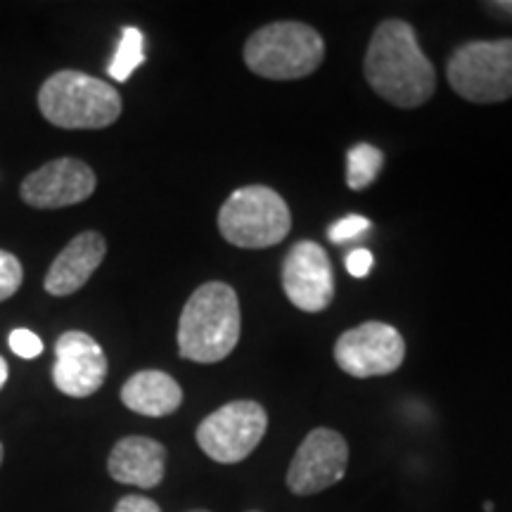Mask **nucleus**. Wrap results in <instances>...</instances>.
<instances>
[{
    "mask_svg": "<svg viewBox=\"0 0 512 512\" xmlns=\"http://www.w3.org/2000/svg\"><path fill=\"white\" fill-rule=\"evenodd\" d=\"M363 74L382 100L401 110L425 105L437 88L434 64L422 53L415 29L403 19H384L375 29Z\"/></svg>",
    "mask_w": 512,
    "mask_h": 512,
    "instance_id": "nucleus-1",
    "label": "nucleus"
},
{
    "mask_svg": "<svg viewBox=\"0 0 512 512\" xmlns=\"http://www.w3.org/2000/svg\"><path fill=\"white\" fill-rule=\"evenodd\" d=\"M238 294L226 283H204L190 294L178 320V351L192 363H219L240 342Z\"/></svg>",
    "mask_w": 512,
    "mask_h": 512,
    "instance_id": "nucleus-2",
    "label": "nucleus"
},
{
    "mask_svg": "<svg viewBox=\"0 0 512 512\" xmlns=\"http://www.w3.org/2000/svg\"><path fill=\"white\" fill-rule=\"evenodd\" d=\"M38 110L57 128L95 131L112 126L121 117V95L95 76L62 69L38 91Z\"/></svg>",
    "mask_w": 512,
    "mask_h": 512,
    "instance_id": "nucleus-3",
    "label": "nucleus"
},
{
    "mask_svg": "<svg viewBox=\"0 0 512 512\" xmlns=\"http://www.w3.org/2000/svg\"><path fill=\"white\" fill-rule=\"evenodd\" d=\"M325 41L302 22H273L256 29L245 43L249 72L271 81L304 79L323 64Z\"/></svg>",
    "mask_w": 512,
    "mask_h": 512,
    "instance_id": "nucleus-4",
    "label": "nucleus"
},
{
    "mask_svg": "<svg viewBox=\"0 0 512 512\" xmlns=\"http://www.w3.org/2000/svg\"><path fill=\"white\" fill-rule=\"evenodd\" d=\"M292 228L290 207L268 185H245L223 202L219 230L233 247L268 249L280 245Z\"/></svg>",
    "mask_w": 512,
    "mask_h": 512,
    "instance_id": "nucleus-5",
    "label": "nucleus"
},
{
    "mask_svg": "<svg viewBox=\"0 0 512 512\" xmlns=\"http://www.w3.org/2000/svg\"><path fill=\"white\" fill-rule=\"evenodd\" d=\"M446 76L460 98L494 105L512 98V38L470 41L453 50Z\"/></svg>",
    "mask_w": 512,
    "mask_h": 512,
    "instance_id": "nucleus-6",
    "label": "nucleus"
},
{
    "mask_svg": "<svg viewBox=\"0 0 512 512\" xmlns=\"http://www.w3.org/2000/svg\"><path fill=\"white\" fill-rule=\"evenodd\" d=\"M268 430V415L256 401H230L197 427V444L214 463L235 465L249 458Z\"/></svg>",
    "mask_w": 512,
    "mask_h": 512,
    "instance_id": "nucleus-7",
    "label": "nucleus"
},
{
    "mask_svg": "<svg viewBox=\"0 0 512 512\" xmlns=\"http://www.w3.org/2000/svg\"><path fill=\"white\" fill-rule=\"evenodd\" d=\"M406 342L401 332L380 320H368L344 332L335 344V361L351 377L392 375L403 366Z\"/></svg>",
    "mask_w": 512,
    "mask_h": 512,
    "instance_id": "nucleus-8",
    "label": "nucleus"
},
{
    "mask_svg": "<svg viewBox=\"0 0 512 512\" xmlns=\"http://www.w3.org/2000/svg\"><path fill=\"white\" fill-rule=\"evenodd\" d=\"M347 439L328 427L306 434L302 446L287 467V486L294 496H313L335 486L347 475Z\"/></svg>",
    "mask_w": 512,
    "mask_h": 512,
    "instance_id": "nucleus-9",
    "label": "nucleus"
},
{
    "mask_svg": "<svg viewBox=\"0 0 512 512\" xmlns=\"http://www.w3.org/2000/svg\"><path fill=\"white\" fill-rule=\"evenodd\" d=\"M283 290L292 306L304 313H320L335 297V275L325 249L318 242H297L283 261Z\"/></svg>",
    "mask_w": 512,
    "mask_h": 512,
    "instance_id": "nucleus-10",
    "label": "nucleus"
},
{
    "mask_svg": "<svg viewBox=\"0 0 512 512\" xmlns=\"http://www.w3.org/2000/svg\"><path fill=\"white\" fill-rule=\"evenodd\" d=\"M93 169L81 159L62 157L31 171L22 181V200L34 209H62L86 202L95 192Z\"/></svg>",
    "mask_w": 512,
    "mask_h": 512,
    "instance_id": "nucleus-11",
    "label": "nucleus"
},
{
    "mask_svg": "<svg viewBox=\"0 0 512 512\" xmlns=\"http://www.w3.org/2000/svg\"><path fill=\"white\" fill-rule=\"evenodd\" d=\"M107 356L88 332L69 330L55 344L53 382L64 396L86 399L107 380Z\"/></svg>",
    "mask_w": 512,
    "mask_h": 512,
    "instance_id": "nucleus-12",
    "label": "nucleus"
},
{
    "mask_svg": "<svg viewBox=\"0 0 512 512\" xmlns=\"http://www.w3.org/2000/svg\"><path fill=\"white\" fill-rule=\"evenodd\" d=\"M107 254L105 238L95 230H86V233L76 235L55 261L50 264L46 273V287L48 294L53 297H69V294L79 292L83 285L91 280V275L98 271L102 259Z\"/></svg>",
    "mask_w": 512,
    "mask_h": 512,
    "instance_id": "nucleus-13",
    "label": "nucleus"
},
{
    "mask_svg": "<svg viewBox=\"0 0 512 512\" xmlns=\"http://www.w3.org/2000/svg\"><path fill=\"white\" fill-rule=\"evenodd\" d=\"M107 472L119 484L155 489L166 472V448L147 437L119 439L107 460Z\"/></svg>",
    "mask_w": 512,
    "mask_h": 512,
    "instance_id": "nucleus-14",
    "label": "nucleus"
},
{
    "mask_svg": "<svg viewBox=\"0 0 512 512\" xmlns=\"http://www.w3.org/2000/svg\"><path fill=\"white\" fill-rule=\"evenodd\" d=\"M121 401L128 411L145 418H164L181 408L183 389L162 370H140L121 387Z\"/></svg>",
    "mask_w": 512,
    "mask_h": 512,
    "instance_id": "nucleus-15",
    "label": "nucleus"
},
{
    "mask_svg": "<svg viewBox=\"0 0 512 512\" xmlns=\"http://www.w3.org/2000/svg\"><path fill=\"white\" fill-rule=\"evenodd\" d=\"M384 166L382 150L370 143H358L347 155V185L351 190H366L375 183Z\"/></svg>",
    "mask_w": 512,
    "mask_h": 512,
    "instance_id": "nucleus-16",
    "label": "nucleus"
},
{
    "mask_svg": "<svg viewBox=\"0 0 512 512\" xmlns=\"http://www.w3.org/2000/svg\"><path fill=\"white\" fill-rule=\"evenodd\" d=\"M143 62H145L143 31L136 27H126L124 34H121L117 53H114L110 67H107V74H110L114 81L121 83L136 72Z\"/></svg>",
    "mask_w": 512,
    "mask_h": 512,
    "instance_id": "nucleus-17",
    "label": "nucleus"
},
{
    "mask_svg": "<svg viewBox=\"0 0 512 512\" xmlns=\"http://www.w3.org/2000/svg\"><path fill=\"white\" fill-rule=\"evenodd\" d=\"M24 280V268L15 254L0 249V302L10 299Z\"/></svg>",
    "mask_w": 512,
    "mask_h": 512,
    "instance_id": "nucleus-18",
    "label": "nucleus"
},
{
    "mask_svg": "<svg viewBox=\"0 0 512 512\" xmlns=\"http://www.w3.org/2000/svg\"><path fill=\"white\" fill-rule=\"evenodd\" d=\"M366 230H370V221L366 216L351 214V216H344V219H339L337 223H332L328 235L335 245H344V242L358 238V235H363Z\"/></svg>",
    "mask_w": 512,
    "mask_h": 512,
    "instance_id": "nucleus-19",
    "label": "nucleus"
},
{
    "mask_svg": "<svg viewBox=\"0 0 512 512\" xmlns=\"http://www.w3.org/2000/svg\"><path fill=\"white\" fill-rule=\"evenodd\" d=\"M10 349L15 351L19 358H36L43 354V342L41 337L34 335L31 330L17 328L10 332Z\"/></svg>",
    "mask_w": 512,
    "mask_h": 512,
    "instance_id": "nucleus-20",
    "label": "nucleus"
},
{
    "mask_svg": "<svg viewBox=\"0 0 512 512\" xmlns=\"http://www.w3.org/2000/svg\"><path fill=\"white\" fill-rule=\"evenodd\" d=\"M344 264H347V271L354 275V278H366V275L373 271L375 259L368 249H354V252H349Z\"/></svg>",
    "mask_w": 512,
    "mask_h": 512,
    "instance_id": "nucleus-21",
    "label": "nucleus"
},
{
    "mask_svg": "<svg viewBox=\"0 0 512 512\" xmlns=\"http://www.w3.org/2000/svg\"><path fill=\"white\" fill-rule=\"evenodd\" d=\"M114 512H162L152 498L145 496H124L114 505Z\"/></svg>",
    "mask_w": 512,
    "mask_h": 512,
    "instance_id": "nucleus-22",
    "label": "nucleus"
},
{
    "mask_svg": "<svg viewBox=\"0 0 512 512\" xmlns=\"http://www.w3.org/2000/svg\"><path fill=\"white\" fill-rule=\"evenodd\" d=\"M486 10L498 12L501 17H512V0H498V3H484Z\"/></svg>",
    "mask_w": 512,
    "mask_h": 512,
    "instance_id": "nucleus-23",
    "label": "nucleus"
},
{
    "mask_svg": "<svg viewBox=\"0 0 512 512\" xmlns=\"http://www.w3.org/2000/svg\"><path fill=\"white\" fill-rule=\"evenodd\" d=\"M5 382H8V363H5V358L0 356V389H3Z\"/></svg>",
    "mask_w": 512,
    "mask_h": 512,
    "instance_id": "nucleus-24",
    "label": "nucleus"
},
{
    "mask_svg": "<svg viewBox=\"0 0 512 512\" xmlns=\"http://www.w3.org/2000/svg\"><path fill=\"white\" fill-rule=\"evenodd\" d=\"M3 456H5V451H3V444H0V465H3Z\"/></svg>",
    "mask_w": 512,
    "mask_h": 512,
    "instance_id": "nucleus-25",
    "label": "nucleus"
},
{
    "mask_svg": "<svg viewBox=\"0 0 512 512\" xmlns=\"http://www.w3.org/2000/svg\"><path fill=\"white\" fill-rule=\"evenodd\" d=\"M190 512H209V510H190Z\"/></svg>",
    "mask_w": 512,
    "mask_h": 512,
    "instance_id": "nucleus-26",
    "label": "nucleus"
},
{
    "mask_svg": "<svg viewBox=\"0 0 512 512\" xmlns=\"http://www.w3.org/2000/svg\"><path fill=\"white\" fill-rule=\"evenodd\" d=\"M252 512H256V510H252Z\"/></svg>",
    "mask_w": 512,
    "mask_h": 512,
    "instance_id": "nucleus-27",
    "label": "nucleus"
}]
</instances>
